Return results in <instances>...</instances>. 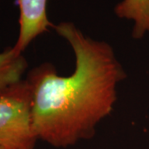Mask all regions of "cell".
I'll use <instances>...</instances> for the list:
<instances>
[{"label":"cell","instance_id":"cell-5","mask_svg":"<svg viewBox=\"0 0 149 149\" xmlns=\"http://www.w3.org/2000/svg\"><path fill=\"white\" fill-rule=\"evenodd\" d=\"M27 68V61L22 54H17L13 47L0 53V97L11 86L22 80Z\"/></svg>","mask_w":149,"mask_h":149},{"label":"cell","instance_id":"cell-1","mask_svg":"<svg viewBox=\"0 0 149 149\" xmlns=\"http://www.w3.org/2000/svg\"><path fill=\"white\" fill-rule=\"evenodd\" d=\"M72 48L75 69L59 75L53 65L43 63L29 71L32 130L37 139L65 148L95 134L98 123L110 114L118 85L126 78L113 48L86 37L71 22L52 27Z\"/></svg>","mask_w":149,"mask_h":149},{"label":"cell","instance_id":"cell-6","mask_svg":"<svg viewBox=\"0 0 149 149\" xmlns=\"http://www.w3.org/2000/svg\"><path fill=\"white\" fill-rule=\"evenodd\" d=\"M0 149H5V148H3V146H1V145H0Z\"/></svg>","mask_w":149,"mask_h":149},{"label":"cell","instance_id":"cell-3","mask_svg":"<svg viewBox=\"0 0 149 149\" xmlns=\"http://www.w3.org/2000/svg\"><path fill=\"white\" fill-rule=\"evenodd\" d=\"M48 0H16L19 8V34L14 52H22L38 36L49 31L53 24L47 17Z\"/></svg>","mask_w":149,"mask_h":149},{"label":"cell","instance_id":"cell-4","mask_svg":"<svg viewBox=\"0 0 149 149\" xmlns=\"http://www.w3.org/2000/svg\"><path fill=\"white\" fill-rule=\"evenodd\" d=\"M119 18L133 21L132 37L141 39L149 32V0H122L114 7Z\"/></svg>","mask_w":149,"mask_h":149},{"label":"cell","instance_id":"cell-2","mask_svg":"<svg viewBox=\"0 0 149 149\" xmlns=\"http://www.w3.org/2000/svg\"><path fill=\"white\" fill-rule=\"evenodd\" d=\"M32 91L22 80L0 97V145L5 149H34L38 140L32 130Z\"/></svg>","mask_w":149,"mask_h":149}]
</instances>
